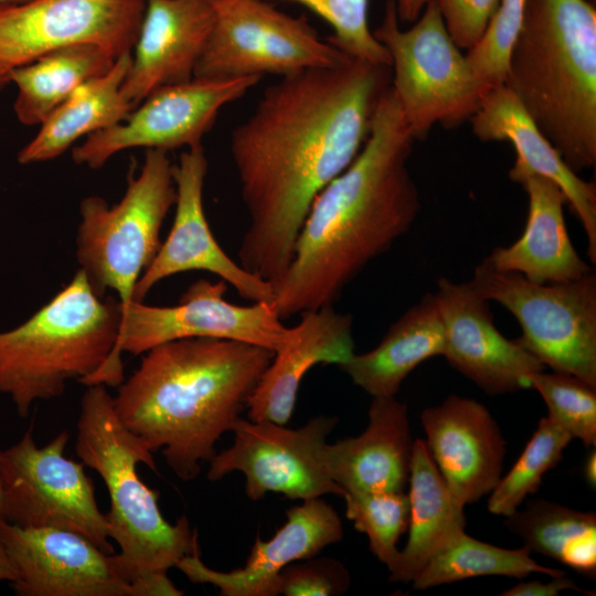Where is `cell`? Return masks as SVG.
I'll return each instance as SVG.
<instances>
[{"label":"cell","mask_w":596,"mask_h":596,"mask_svg":"<svg viewBox=\"0 0 596 596\" xmlns=\"http://www.w3.org/2000/svg\"><path fill=\"white\" fill-rule=\"evenodd\" d=\"M508 529L531 552L557 561L581 575L596 574V514L546 500L530 501L504 517Z\"/></svg>","instance_id":"obj_30"},{"label":"cell","mask_w":596,"mask_h":596,"mask_svg":"<svg viewBox=\"0 0 596 596\" xmlns=\"http://www.w3.org/2000/svg\"><path fill=\"white\" fill-rule=\"evenodd\" d=\"M391 86V66L350 57L268 86L231 134L248 226L238 262L275 285L287 270L309 209L365 143Z\"/></svg>","instance_id":"obj_1"},{"label":"cell","mask_w":596,"mask_h":596,"mask_svg":"<svg viewBox=\"0 0 596 596\" xmlns=\"http://www.w3.org/2000/svg\"><path fill=\"white\" fill-rule=\"evenodd\" d=\"M509 177L528 194V219L514 243L498 246L487 256L493 267L539 284L571 281L592 272L570 238L563 211L567 202L560 187L518 159Z\"/></svg>","instance_id":"obj_23"},{"label":"cell","mask_w":596,"mask_h":596,"mask_svg":"<svg viewBox=\"0 0 596 596\" xmlns=\"http://www.w3.org/2000/svg\"><path fill=\"white\" fill-rule=\"evenodd\" d=\"M226 289L227 284L221 279L212 283L201 278L188 287L174 306H149L132 300L121 313L111 358L85 385L118 386L124 381L123 352L138 355L179 339L236 340L274 353L283 348L292 334V327L283 323L274 305H235L225 300Z\"/></svg>","instance_id":"obj_10"},{"label":"cell","mask_w":596,"mask_h":596,"mask_svg":"<svg viewBox=\"0 0 596 596\" xmlns=\"http://www.w3.org/2000/svg\"><path fill=\"white\" fill-rule=\"evenodd\" d=\"M592 2V0H589ZM593 2L595 3V0H593Z\"/></svg>","instance_id":"obj_45"},{"label":"cell","mask_w":596,"mask_h":596,"mask_svg":"<svg viewBox=\"0 0 596 596\" xmlns=\"http://www.w3.org/2000/svg\"><path fill=\"white\" fill-rule=\"evenodd\" d=\"M413 444L407 406L395 396L373 397L363 433L327 444V469L345 492L404 491Z\"/></svg>","instance_id":"obj_24"},{"label":"cell","mask_w":596,"mask_h":596,"mask_svg":"<svg viewBox=\"0 0 596 596\" xmlns=\"http://www.w3.org/2000/svg\"><path fill=\"white\" fill-rule=\"evenodd\" d=\"M207 160L202 145L188 148L174 164L175 213L171 230L136 284L134 300L142 301L153 286L192 270L214 274L253 302H274L273 286L233 260L216 242L203 206Z\"/></svg>","instance_id":"obj_17"},{"label":"cell","mask_w":596,"mask_h":596,"mask_svg":"<svg viewBox=\"0 0 596 596\" xmlns=\"http://www.w3.org/2000/svg\"><path fill=\"white\" fill-rule=\"evenodd\" d=\"M445 332L448 363L491 395L531 389L545 366L517 339L497 329L486 300L469 283L439 278L433 294Z\"/></svg>","instance_id":"obj_18"},{"label":"cell","mask_w":596,"mask_h":596,"mask_svg":"<svg viewBox=\"0 0 596 596\" xmlns=\"http://www.w3.org/2000/svg\"><path fill=\"white\" fill-rule=\"evenodd\" d=\"M68 440L63 430L38 447L30 427L18 443L0 449L1 518L20 526L71 530L113 554L106 515L85 465L64 456Z\"/></svg>","instance_id":"obj_12"},{"label":"cell","mask_w":596,"mask_h":596,"mask_svg":"<svg viewBox=\"0 0 596 596\" xmlns=\"http://www.w3.org/2000/svg\"><path fill=\"white\" fill-rule=\"evenodd\" d=\"M272 1V0H267ZM305 6L332 29L328 41L352 58L391 66L386 49L368 25L369 0H286Z\"/></svg>","instance_id":"obj_35"},{"label":"cell","mask_w":596,"mask_h":596,"mask_svg":"<svg viewBox=\"0 0 596 596\" xmlns=\"http://www.w3.org/2000/svg\"><path fill=\"white\" fill-rule=\"evenodd\" d=\"M26 0H0V6L6 3L23 2Z\"/></svg>","instance_id":"obj_44"},{"label":"cell","mask_w":596,"mask_h":596,"mask_svg":"<svg viewBox=\"0 0 596 596\" xmlns=\"http://www.w3.org/2000/svg\"><path fill=\"white\" fill-rule=\"evenodd\" d=\"M75 451L103 479L110 505L108 532L127 578L140 596H180L167 576L184 556L199 552L196 531L185 515L174 524L159 509L158 491L139 477L137 465L156 470L152 451L119 419L106 385H87L81 400Z\"/></svg>","instance_id":"obj_5"},{"label":"cell","mask_w":596,"mask_h":596,"mask_svg":"<svg viewBox=\"0 0 596 596\" xmlns=\"http://www.w3.org/2000/svg\"><path fill=\"white\" fill-rule=\"evenodd\" d=\"M115 57L93 44H76L51 51L14 68L9 83L18 95L13 105L18 120L41 125L78 86L105 74Z\"/></svg>","instance_id":"obj_29"},{"label":"cell","mask_w":596,"mask_h":596,"mask_svg":"<svg viewBox=\"0 0 596 596\" xmlns=\"http://www.w3.org/2000/svg\"><path fill=\"white\" fill-rule=\"evenodd\" d=\"M531 573L565 575L562 570L540 565L524 545L504 549L479 541L462 530L429 558L412 585L422 590L478 576L522 578Z\"/></svg>","instance_id":"obj_31"},{"label":"cell","mask_w":596,"mask_h":596,"mask_svg":"<svg viewBox=\"0 0 596 596\" xmlns=\"http://www.w3.org/2000/svg\"><path fill=\"white\" fill-rule=\"evenodd\" d=\"M412 141L390 86L365 143L315 198L292 259L273 285L281 320L333 306L363 268L411 228L421 209L407 164Z\"/></svg>","instance_id":"obj_2"},{"label":"cell","mask_w":596,"mask_h":596,"mask_svg":"<svg viewBox=\"0 0 596 596\" xmlns=\"http://www.w3.org/2000/svg\"><path fill=\"white\" fill-rule=\"evenodd\" d=\"M425 444L454 500L465 508L489 494L501 478L505 439L488 408L449 395L421 415Z\"/></svg>","instance_id":"obj_19"},{"label":"cell","mask_w":596,"mask_h":596,"mask_svg":"<svg viewBox=\"0 0 596 596\" xmlns=\"http://www.w3.org/2000/svg\"><path fill=\"white\" fill-rule=\"evenodd\" d=\"M447 32L459 49L470 50L483 35L500 0H435Z\"/></svg>","instance_id":"obj_38"},{"label":"cell","mask_w":596,"mask_h":596,"mask_svg":"<svg viewBox=\"0 0 596 596\" xmlns=\"http://www.w3.org/2000/svg\"><path fill=\"white\" fill-rule=\"evenodd\" d=\"M470 119L477 138L483 141L511 142L515 148L518 160L560 187L584 228L588 257L595 264V183L585 181L565 163L505 85L489 89Z\"/></svg>","instance_id":"obj_25"},{"label":"cell","mask_w":596,"mask_h":596,"mask_svg":"<svg viewBox=\"0 0 596 596\" xmlns=\"http://www.w3.org/2000/svg\"><path fill=\"white\" fill-rule=\"evenodd\" d=\"M526 0H500L479 42L465 55L488 92L505 82L510 52L521 29Z\"/></svg>","instance_id":"obj_36"},{"label":"cell","mask_w":596,"mask_h":596,"mask_svg":"<svg viewBox=\"0 0 596 596\" xmlns=\"http://www.w3.org/2000/svg\"><path fill=\"white\" fill-rule=\"evenodd\" d=\"M574 589L583 592L575 582L565 575L553 576L547 583L540 581L520 582L501 593L502 596H557L561 592Z\"/></svg>","instance_id":"obj_39"},{"label":"cell","mask_w":596,"mask_h":596,"mask_svg":"<svg viewBox=\"0 0 596 596\" xmlns=\"http://www.w3.org/2000/svg\"><path fill=\"white\" fill-rule=\"evenodd\" d=\"M544 400L547 416L585 446L596 445V386L565 373L544 370L529 376Z\"/></svg>","instance_id":"obj_34"},{"label":"cell","mask_w":596,"mask_h":596,"mask_svg":"<svg viewBox=\"0 0 596 596\" xmlns=\"http://www.w3.org/2000/svg\"><path fill=\"white\" fill-rule=\"evenodd\" d=\"M576 173L596 164V10L526 0L504 84Z\"/></svg>","instance_id":"obj_4"},{"label":"cell","mask_w":596,"mask_h":596,"mask_svg":"<svg viewBox=\"0 0 596 596\" xmlns=\"http://www.w3.org/2000/svg\"><path fill=\"white\" fill-rule=\"evenodd\" d=\"M400 21L413 22L418 19L429 0H393Z\"/></svg>","instance_id":"obj_40"},{"label":"cell","mask_w":596,"mask_h":596,"mask_svg":"<svg viewBox=\"0 0 596 596\" xmlns=\"http://www.w3.org/2000/svg\"><path fill=\"white\" fill-rule=\"evenodd\" d=\"M118 298L99 297L78 269L47 304L18 327L0 331V394L26 417L38 401L85 384L111 358L121 323Z\"/></svg>","instance_id":"obj_6"},{"label":"cell","mask_w":596,"mask_h":596,"mask_svg":"<svg viewBox=\"0 0 596 596\" xmlns=\"http://www.w3.org/2000/svg\"><path fill=\"white\" fill-rule=\"evenodd\" d=\"M444 348L443 322L428 294L391 324L374 349L354 353L339 368L372 397L395 396L405 377L429 358L443 355Z\"/></svg>","instance_id":"obj_26"},{"label":"cell","mask_w":596,"mask_h":596,"mask_svg":"<svg viewBox=\"0 0 596 596\" xmlns=\"http://www.w3.org/2000/svg\"><path fill=\"white\" fill-rule=\"evenodd\" d=\"M260 77L192 78L152 91L118 124L94 132L72 148V159L102 168L117 152L131 148L169 151L202 145L221 109L243 97Z\"/></svg>","instance_id":"obj_15"},{"label":"cell","mask_w":596,"mask_h":596,"mask_svg":"<svg viewBox=\"0 0 596 596\" xmlns=\"http://www.w3.org/2000/svg\"><path fill=\"white\" fill-rule=\"evenodd\" d=\"M472 287L518 320V339L544 366L596 386V276L539 284L499 270L486 257L475 269Z\"/></svg>","instance_id":"obj_9"},{"label":"cell","mask_w":596,"mask_h":596,"mask_svg":"<svg viewBox=\"0 0 596 596\" xmlns=\"http://www.w3.org/2000/svg\"><path fill=\"white\" fill-rule=\"evenodd\" d=\"M584 477L587 483L595 488L596 486V451L593 449L584 462Z\"/></svg>","instance_id":"obj_42"},{"label":"cell","mask_w":596,"mask_h":596,"mask_svg":"<svg viewBox=\"0 0 596 596\" xmlns=\"http://www.w3.org/2000/svg\"><path fill=\"white\" fill-rule=\"evenodd\" d=\"M0 542L20 596H140L116 553L84 535L51 526H20L0 517Z\"/></svg>","instance_id":"obj_16"},{"label":"cell","mask_w":596,"mask_h":596,"mask_svg":"<svg viewBox=\"0 0 596 596\" xmlns=\"http://www.w3.org/2000/svg\"><path fill=\"white\" fill-rule=\"evenodd\" d=\"M214 23L209 0H146L121 92L135 108L152 91L194 78Z\"/></svg>","instance_id":"obj_21"},{"label":"cell","mask_w":596,"mask_h":596,"mask_svg":"<svg viewBox=\"0 0 596 596\" xmlns=\"http://www.w3.org/2000/svg\"><path fill=\"white\" fill-rule=\"evenodd\" d=\"M15 576V571L0 542V582L12 583Z\"/></svg>","instance_id":"obj_41"},{"label":"cell","mask_w":596,"mask_h":596,"mask_svg":"<svg viewBox=\"0 0 596 596\" xmlns=\"http://www.w3.org/2000/svg\"><path fill=\"white\" fill-rule=\"evenodd\" d=\"M337 418L317 416L299 429L270 421L242 417L233 427L231 447L209 461L207 479L217 481L232 471L245 476L246 496L256 501L267 492L307 500L345 491L330 477L324 450Z\"/></svg>","instance_id":"obj_13"},{"label":"cell","mask_w":596,"mask_h":596,"mask_svg":"<svg viewBox=\"0 0 596 596\" xmlns=\"http://www.w3.org/2000/svg\"><path fill=\"white\" fill-rule=\"evenodd\" d=\"M347 518L364 533L374 556L392 570L400 550L397 542L407 531L408 496L404 491L345 492Z\"/></svg>","instance_id":"obj_33"},{"label":"cell","mask_w":596,"mask_h":596,"mask_svg":"<svg viewBox=\"0 0 596 596\" xmlns=\"http://www.w3.org/2000/svg\"><path fill=\"white\" fill-rule=\"evenodd\" d=\"M131 61V52H125L105 74L78 86L40 125L34 138L19 151L18 161L30 164L52 160L79 138L125 119L134 109L121 92Z\"/></svg>","instance_id":"obj_27"},{"label":"cell","mask_w":596,"mask_h":596,"mask_svg":"<svg viewBox=\"0 0 596 596\" xmlns=\"http://www.w3.org/2000/svg\"><path fill=\"white\" fill-rule=\"evenodd\" d=\"M352 328V316L333 306L301 312L290 339L274 353L249 396L248 418L285 425L306 373L320 363L339 366L355 353Z\"/></svg>","instance_id":"obj_22"},{"label":"cell","mask_w":596,"mask_h":596,"mask_svg":"<svg viewBox=\"0 0 596 596\" xmlns=\"http://www.w3.org/2000/svg\"><path fill=\"white\" fill-rule=\"evenodd\" d=\"M209 1L214 23L195 78L284 77L350 58L320 38L305 18L277 10L267 0Z\"/></svg>","instance_id":"obj_11"},{"label":"cell","mask_w":596,"mask_h":596,"mask_svg":"<svg viewBox=\"0 0 596 596\" xmlns=\"http://www.w3.org/2000/svg\"><path fill=\"white\" fill-rule=\"evenodd\" d=\"M175 199L174 164L168 152L148 149L118 203L109 206L100 196L81 202L79 269L99 297L107 290L117 294L121 312L134 300L137 281L161 246V226Z\"/></svg>","instance_id":"obj_7"},{"label":"cell","mask_w":596,"mask_h":596,"mask_svg":"<svg viewBox=\"0 0 596 596\" xmlns=\"http://www.w3.org/2000/svg\"><path fill=\"white\" fill-rule=\"evenodd\" d=\"M349 586L350 575L343 564L327 557L296 561L279 574V595L336 596Z\"/></svg>","instance_id":"obj_37"},{"label":"cell","mask_w":596,"mask_h":596,"mask_svg":"<svg viewBox=\"0 0 596 596\" xmlns=\"http://www.w3.org/2000/svg\"><path fill=\"white\" fill-rule=\"evenodd\" d=\"M408 485V540L390 570L391 582L405 584L466 525L464 507L451 497L425 440H414Z\"/></svg>","instance_id":"obj_28"},{"label":"cell","mask_w":596,"mask_h":596,"mask_svg":"<svg viewBox=\"0 0 596 596\" xmlns=\"http://www.w3.org/2000/svg\"><path fill=\"white\" fill-rule=\"evenodd\" d=\"M2 513H3V494L0 487V517H2Z\"/></svg>","instance_id":"obj_43"},{"label":"cell","mask_w":596,"mask_h":596,"mask_svg":"<svg viewBox=\"0 0 596 596\" xmlns=\"http://www.w3.org/2000/svg\"><path fill=\"white\" fill-rule=\"evenodd\" d=\"M274 352L215 338H188L145 353L118 385L114 407L150 451L161 450L182 480L198 477L215 444L233 430Z\"/></svg>","instance_id":"obj_3"},{"label":"cell","mask_w":596,"mask_h":596,"mask_svg":"<svg viewBox=\"0 0 596 596\" xmlns=\"http://www.w3.org/2000/svg\"><path fill=\"white\" fill-rule=\"evenodd\" d=\"M146 0H26L0 6V91L10 73L65 46L131 52Z\"/></svg>","instance_id":"obj_14"},{"label":"cell","mask_w":596,"mask_h":596,"mask_svg":"<svg viewBox=\"0 0 596 596\" xmlns=\"http://www.w3.org/2000/svg\"><path fill=\"white\" fill-rule=\"evenodd\" d=\"M408 30L400 28L389 0L374 38L391 57V88L413 138L433 126L446 128L470 119L487 93L455 44L435 0H429Z\"/></svg>","instance_id":"obj_8"},{"label":"cell","mask_w":596,"mask_h":596,"mask_svg":"<svg viewBox=\"0 0 596 596\" xmlns=\"http://www.w3.org/2000/svg\"><path fill=\"white\" fill-rule=\"evenodd\" d=\"M572 439L549 416L542 417L513 467L490 492L488 510L502 517L517 511L540 488L543 476L560 462Z\"/></svg>","instance_id":"obj_32"},{"label":"cell","mask_w":596,"mask_h":596,"mask_svg":"<svg viewBox=\"0 0 596 596\" xmlns=\"http://www.w3.org/2000/svg\"><path fill=\"white\" fill-rule=\"evenodd\" d=\"M287 520L268 541L258 536L243 567L220 572L207 567L200 552L175 565L190 582L211 584L222 596L279 595V574L289 564L315 557L343 538L341 519L324 500H302L286 512Z\"/></svg>","instance_id":"obj_20"}]
</instances>
